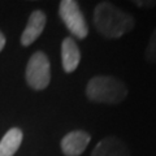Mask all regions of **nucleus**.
I'll return each mask as SVG.
<instances>
[{
	"label": "nucleus",
	"instance_id": "obj_1",
	"mask_svg": "<svg viewBox=\"0 0 156 156\" xmlns=\"http://www.w3.org/2000/svg\"><path fill=\"white\" fill-rule=\"evenodd\" d=\"M94 25L98 33L107 39H119L133 30L135 21L131 14L124 12L109 2H101L94 9Z\"/></svg>",
	"mask_w": 156,
	"mask_h": 156
},
{
	"label": "nucleus",
	"instance_id": "obj_2",
	"mask_svg": "<svg viewBox=\"0 0 156 156\" xmlns=\"http://www.w3.org/2000/svg\"><path fill=\"white\" fill-rule=\"evenodd\" d=\"M128 95V87L122 81L112 76H95L86 86V96L91 101L119 104Z\"/></svg>",
	"mask_w": 156,
	"mask_h": 156
},
{
	"label": "nucleus",
	"instance_id": "obj_3",
	"mask_svg": "<svg viewBox=\"0 0 156 156\" xmlns=\"http://www.w3.org/2000/svg\"><path fill=\"white\" fill-rule=\"evenodd\" d=\"M26 82L33 90L41 91L51 82V64L44 52L38 51L30 57L26 65Z\"/></svg>",
	"mask_w": 156,
	"mask_h": 156
},
{
	"label": "nucleus",
	"instance_id": "obj_4",
	"mask_svg": "<svg viewBox=\"0 0 156 156\" xmlns=\"http://www.w3.org/2000/svg\"><path fill=\"white\" fill-rule=\"evenodd\" d=\"M58 16L72 35L78 39H85L89 34V27L80 5L74 0H61L58 5Z\"/></svg>",
	"mask_w": 156,
	"mask_h": 156
},
{
	"label": "nucleus",
	"instance_id": "obj_5",
	"mask_svg": "<svg viewBox=\"0 0 156 156\" xmlns=\"http://www.w3.org/2000/svg\"><path fill=\"white\" fill-rule=\"evenodd\" d=\"M91 136L83 130H73L61 139V151L65 156H80L89 146Z\"/></svg>",
	"mask_w": 156,
	"mask_h": 156
},
{
	"label": "nucleus",
	"instance_id": "obj_6",
	"mask_svg": "<svg viewBox=\"0 0 156 156\" xmlns=\"http://www.w3.org/2000/svg\"><path fill=\"white\" fill-rule=\"evenodd\" d=\"M46 21H47V17H46L44 12L41 11V9L34 11L30 14V17H29L26 27L21 35V44L25 47L33 44V43L41 37L43 30H44Z\"/></svg>",
	"mask_w": 156,
	"mask_h": 156
},
{
	"label": "nucleus",
	"instance_id": "obj_7",
	"mask_svg": "<svg viewBox=\"0 0 156 156\" xmlns=\"http://www.w3.org/2000/svg\"><path fill=\"white\" fill-rule=\"evenodd\" d=\"M91 156H130V152L122 139L117 136H107L95 146Z\"/></svg>",
	"mask_w": 156,
	"mask_h": 156
},
{
	"label": "nucleus",
	"instance_id": "obj_8",
	"mask_svg": "<svg viewBox=\"0 0 156 156\" xmlns=\"http://www.w3.org/2000/svg\"><path fill=\"white\" fill-rule=\"evenodd\" d=\"M81 61V52L76 41L70 37L65 38L61 43V62L66 73L74 72Z\"/></svg>",
	"mask_w": 156,
	"mask_h": 156
},
{
	"label": "nucleus",
	"instance_id": "obj_9",
	"mask_svg": "<svg viewBox=\"0 0 156 156\" xmlns=\"http://www.w3.org/2000/svg\"><path fill=\"white\" fill-rule=\"evenodd\" d=\"M23 134L18 128L9 129L0 140V156H13L22 143Z\"/></svg>",
	"mask_w": 156,
	"mask_h": 156
},
{
	"label": "nucleus",
	"instance_id": "obj_10",
	"mask_svg": "<svg viewBox=\"0 0 156 156\" xmlns=\"http://www.w3.org/2000/svg\"><path fill=\"white\" fill-rule=\"evenodd\" d=\"M144 56L148 62H156V27L150 38V42L147 44V48H146Z\"/></svg>",
	"mask_w": 156,
	"mask_h": 156
},
{
	"label": "nucleus",
	"instance_id": "obj_11",
	"mask_svg": "<svg viewBox=\"0 0 156 156\" xmlns=\"http://www.w3.org/2000/svg\"><path fill=\"white\" fill-rule=\"evenodd\" d=\"M133 4H135L136 7L139 8H154L156 5V0H154V2H151V0H148V2H142V0H134Z\"/></svg>",
	"mask_w": 156,
	"mask_h": 156
},
{
	"label": "nucleus",
	"instance_id": "obj_12",
	"mask_svg": "<svg viewBox=\"0 0 156 156\" xmlns=\"http://www.w3.org/2000/svg\"><path fill=\"white\" fill-rule=\"evenodd\" d=\"M4 46H5V37H4V34L0 31V52L3 51Z\"/></svg>",
	"mask_w": 156,
	"mask_h": 156
}]
</instances>
